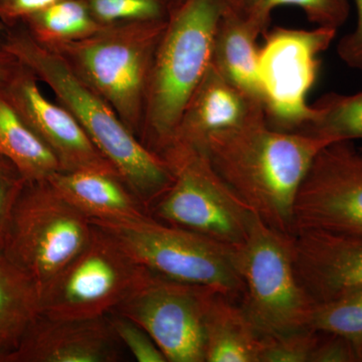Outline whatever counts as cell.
I'll return each instance as SVG.
<instances>
[{"label": "cell", "instance_id": "1", "mask_svg": "<svg viewBox=\"0 0 362 362\" xmlns=\"http://www.w3.org/2000/svg\"><path fill=\"white\" fill-rule=\"evenodd\" d=\"M327 140L271 127L265 114L209 136L202 146L214 170L255 216L295 235L298 192Z\"/></svg>", "mask_w": 362, "mask_h": 362}, {"label": "cell", "instance_id": "2", "mask_svg": "<svg viewBox=\"0 0 362 362\" xmlns=\"http://www.w3.org/2000/svg\"><path fill=\"white\" fill-rule=\"evenodd\" d=\"M0 47L49 86L148 213L173 183L164 159L128 129L110 105L78 77L59 52L33 40L21 23L4 25Z\"/></svg>", "mask_w": 362, "mask_h": 362}, {"label": "cell", "instance_id": "3", "mask_svg": "<svg viewBox=\"0 0 362 362\" xmlns=\"http://www.w3.org/2000/svg\"><path fill=\"white\" fill-rule=\"evenodd\" d=\"M226 0H180L166 23L150 75L139 139L160 156L209 71Z\"/></svg>", "mask_w": 362, "mask_h": 362}, {"label": "cell", "instance_id": "4", "mask_svg": "<svg viewBox=\"0 0 362 362\" xmlns=\"http://www.w3.org/2000/svg\"><path fill=\"white\" fill-rule=\"evenodd\" d=\"M165 21L105 25L90 37L52 47L139 138L150 75Z\"/></svg>", "mask_w": 362, "mask_h": 362}, {"label": "cell", "instance_id": "5", "mask_svg": "<svg viewBox=\"0 0 362 362\" xmlns=\"http://www.w3.org/2000/svg\"><path fill=\"white\" fill-rule=\"evenodd\" d=\"M90 221L152 273L211 288L240 301L244 287L235 269V247L149 214L131 220Z\"/></svg>", "mask_w": 362, "mask_h": 362}, {"label": "cell", "instance_id": "6", "mask_svg": "<svg viewBox=\"0 0 362 362\" xmlns=\"http://www.w3.org/2000/svg\"><path fill=\"white\" fill-rule=\"evenodd\" d=\"M294 235L259 220L235 247V265L244 287L240 303L262 337L308 327L315 302L298 278Z\"/></svg>", "mask_w": 362, "mask_h": 362}, {"label": "cell", "instance_id": "7", "mask_svg": "<svg viewBox=\"0 0 362 362\" xmlns=\"http://www.w3.org/2000/svg\"><path fill=\"white\" fill-rule=\"evenodd\" d=\"M94 225L49 180L25 181L2 254L26 272L40 295L87 246Z\"/></svg>", "mask_w": 362, "mask_h": 362}, {"label": "cell", "instance_id": "8", "mask_svg": "<svg viewBox=\"0 0 362 362\" xmlns=\"http://www.w3.org/2000/svg\"><path fill=\"white\" fill-rule=\"evenodd\" d=\"M162 158L173 183L148 211L169 225L187 228L228 246L242 244L255 216L197 147L169 145Z\"/></svg>", "mask_w": 362, "mask_h": 362}, {"label": "cell", "instance_id": "9", "mask_svg": "<svg viewBox=\"0 0 362 362\" xmlns=\"http://www.w3.org/2000/svg\"><path fill=\"white\" fill-rule=\"evenodd\" d=\"M150 273L94 225L87 246L42 292L40 315L64 320L108 316Z\"/></svg>", "mask_w": 362, "mask_h": 362}, {"label": "cell", "instance_id": "10", "mask_svg": "<svg viewBox=\"0 0 362 362\" xmlns=\"http://www.w3.org/2000/svg\"><path fill=\"white\" fill-rule=\"evenodd\" d=\"M337 30L276 28L268 30L259 52V82L267 122L287 132H299L311 120L309 93L318 77L319 57L332 44Z\"/></svg>", "mask_w": 362, "mask_h": 362}, {"label": "cell", "instance_id": "11", "mask_svg": "<svg viewBox=\"0 0 362 362\" xmlns=\"http://www.w3.org/2000/svg\"><path fill=\"white\" fill-rule=\"evenodd\" d=\"M211 291L151 272L114 312L146 330L168 361L204 362V319Z\"/></svg>", "mask_w": 362, "mask_h": 362}, {"label": "cell", "instance_id": "12", "mask_svg": "<svg viewBox=\"0 0 362 362\" xmlns=\"http://www.w3.org/2000/svg\"><path fill=\"white\" fill-rule=\"evenodd\" d=\"M295 233L324 230L362 237V156L352 142H333L314 159L298 192Z\"/></svg>", "mask_w": 362, "mask_h": 362}, {"label": "cell", "instance_id": "13", "mask_svg": "<svg viewBox=\"0 0 362 362\" xmlns=\"http://www.w3.org/2000/svg\"><path fill=\"white\" fill-rule=\"evenodd\" d=\"M39 82L37 76L20 63L2 90L26 124L51 150L61 170H102L119 175L71 112L45 96Z\"/></svg>", "mask_w": 362, "mask_h": 362}, {"label": "cell", "instance_id": "14", "mask_svg": "<svg viewBox=\"0 0 362 362\" xmlns=\"http://www.w3.org/2000/svg\"><path fill=\"white\" fill-rule=\"evenodd\" d=\"M123 349L108 316L64 320L40 315L6 362H117Z\"/></svg>", "mask_w": 362, "mask_h": 362}, {"label": "cell", "instance_id": "15", "mask_svg": "<svg viewBox=\"0 0 362 362\" xmlns=\"http://www.w3.org/2000/svg\"><path fill=\"white\" fill-rule=\"evenodd\" d=\"M293 250L298 278L315 303L362 290V237L300 230Z\"/></svg>", "mask_w": 362, "mask_h": 362}, {"label": "cell", "instance_id": "16", "mask_svg": "<svg viewBox=\"0 0 362 362\" xmlns=\"http://www.w3.org/2000/svg\"><path fill=\"white\" fill-rule=\"evenodd\" d=\"M264 114L262 101L233 84L211 64L188 101L169 145L202 149L209 136L240 127Z\"/></svg>", "mask_w": 362, "mask_h": 362}, {"label": "cell", "instance_id": "17", "mask_svg": "<svg viewBox=\"0 0 362 362\" xmlns=\"http://www.w3.org/2000/svg\"><path fill=\"white\" fill-rule=\"evenodd\" d=\"M47 180L90 221L131 220L148 214L117 173L59 170Z\"/></svg>", "mask_w": 362, "mask_h": 362}, {"label": "cell", "instance_id": "18", "mask_svg": "<svg viewBox=\"0 0 362 362\" xmlns=\"http://www.w3.org/2000/svg\"><path fill=\"white\" fill-rule=\"evenodd\" d=\"M262 338L239 301L211 291L204 319V362H259Z\"/></svg>", "mask_w": 362, "mask_h": 362}, {"label": "cell", "instance_id": "19", "mask_svg": "<svg viewBox=\"0 0 362 362\" xmlns=\"http://www.w3.org/2000/svg\"><path fill=\"white\" fill-rule=\"evenodd\" d=\"M261 35L245 13L228 6L218 23L211 59V64L228 80L259 101L257 40Z\"/></svg>", "mask_w": 362, "mask_h": 362}, {"label": "cell", "instance_id": "20", "mask_svg": "<svg viewBox=\"0 0 362 362\" xmlns=\"http://www.w3.org/2000/svg\"><path fill=\"white\" fill-rule=\"evenodd\" d=\"M40 315L37 285L0 252V350L13 352Z\"/></svg>", "mask_w": 362, "mask_h": 362}, {"label": "cell", "instance_id": "21", "mask_svg": "<svg viewBox=\"0 0 362 362\" xmlns=\"http://www.w3.org/2000/svg\"><path fill=\"white\" fill-rule=\"evenodd\" d=\"M0 157L26 181L47 180L61 170L51 150L37 137L0 89Z\"/></svg>", "mask_w": 362, "mask_h": 362}, {"label": "cell", "instance_id": "22", "mask_svg": "<svg viewBox=\"0 0 362 362\" xmlns=\"http://www.w3.org/2000/svg\"><path fill=\"white\" fill-rule=\"evenodd\" d=\"M30 37L45 47L90 37L104 25L83 0H59L21 23Z\"/></svg>", "mask_w": 362, "mask_h": 362}, {"label": "cell", "instance_id": "23", "mask_svg": "<svg viewBox=\"0 0 362 362\" xmlns=\"http://www.w3.org/2000/svg\"><path fill=\"white\" fill-rule=\"evenodd\" d=\"M313 107L311 120L299 131L329 142L362 140V92L328 93Z\"/></svg>", "mask_w": 362, "mask_h": 362}, {"label": "cell", "instance_id": "24", "mask_svg": "<svg viewBox=\"0 0 362 362\" xmlns=\"http://www.w3.org/2000/svg\"><path fill=\"white\" fill-rule=\"evenodd\" d=\"M308 328L349 340L362 361V290L314 304Z\"/></svg>", "mask_w": 362, "mask_h": 362}, {"label": "cell", "instance_id": "25", "mask_svg": "<svg viewBox=\"0 0 362 362\" xmlns=\"http://www.w3.org/2000/svg\"><path fill=\"white\" fill-rule=\"evenodd\" d=\"M299 7L310 23L338 30L349 18V0H255L245 13L257 30L264 35L268 30L271 14L279 6Z\"/></svg>", "mask_w": 362, "mask_h": 362}, {"label": "cell", "instance_id": "26", "mask_svg": "<svg viewBox=\"0 0 362 362\" xmlns=\"http://www.w3.org/2000/svg\"><path fill=\"white\" fill-rule=\"evenodd\" d=\"M102 25L165 21L180 0H83Z\"/></svg>", "mask_w": 362, "mask_h": 362}, {"label": "cell", "instance_id": "27", "mask_svg": "<svg viewBox=\"0 0 362 362\" xmlns=\"http://www.w3.org/2000/svg\"><path fill=\"white\" fill-rule=\"evenodd\" d=\"M320 335L306 327L263 337L259 362H310Z\"/></svg>", "mask_w": 362, "mask_h": 362}, {"label": "cell", "instance_id": "28", "mask_svg": "<svg viewBox=\"0 0 362 362\" xmlns=\"http://www.w3.org/2000/svg\"><path fill=\"white\" fill-rule=\"evenodd\" d=\"M108 318L116 337L136 361L168 362V358L153 338L141 326L117 312L109 314Z\"/></svg>", "mask_w": 362, "mask_h": 362}, {"label": "cell", "instance_id": "29", "mask_svg": "<svg viewBox=\"0 0 362 362\" xmlns=\"http://www.w3.org/2000/svg\"><path fill=\"white\" fill-rule=\"evenodd\" d=\"M25 181L11 161L0 157V252L4 250L14 206Z\"/></svg>", "mask_w": 362, "mask_h": 362}, {"label": "cell", "instance_id": "30", "mask_svg": "<svg viewBox=\"0 0 362 362\" xmlns=\"http://www.w3.org/2000/svg\"><path fill=\"white\" fill-rule=\"evenodd\" d=\"M320 334L310 362L359 361L356 349L349 340L337 335Z\"/></svg>", "mask_w": 362, "mask_h": 362}, {"label": "cell", "instance_id": "31", "mask_svg": "<svg viewBox=\"0 0 362 362\" xmlns=\"http://www.w3.org/2000/svg\"><path fill=\"white\" fill-rule=\"evenodd\" d=\"M59 0H0V23L13 26L40 13Z\"/></svg>", "mask_w": 362, "mask_h": 362}, {"label": "cell", "instance_id": "32", "mask_svg": "<svg viewBox=\"0 0 362 362\" xmlns=\"http://www.w3.org/2000/svg\"><path fill=\"white\" fill-rule=\"evenodd\" d=\"M357 9V25L337 45V54L349 66L362 71V0H354Z\"/></svg>", "mask_w": 362, "mask_h": 362}, {"label": "cell", "instance_id": "33", "mask_svg": "<svg viewBox=\"0 0 362 362\" xmlns=\"http://www.w3.org/2000/svg\"><path fill=\"white\" fill-rule=\"evenodd\" d=\"M20 62L13 54L0 47V89L9 82L13 74L18 70Z\"/></svg>", "mask_w": 362, "mask_h": 362}, {"label": "cell", "instance_id": "34", "mask_svg": "<svg viewBox=\"0 0 362 362\" xmlns=\"http://www.w3.org/2000/svg\"><path fill=\"white\" fill-rule=\"evenodd\" d=\"M226 4L233 11L246 13L247 9L254 4L255 0H226Z\"/></svg>", "mask_w": 362, "mask_h": 362}, {"label": "cell", "instance_id": "35", "mask_svg": "<svg viewBox=\"0 0 362 362\" xmlns=\"http://www.w3.org/2000/svg\"><path fill=\"white\" fill-rule=\"evenodd\" d=\"M7 356H8V354L0 350V362H6Z\"/></svg>", "mask_w": 362, "mask_h": 362}, {"label": "cell", "instance_id": "36", "mask_svg": "<svg viewBox=\"0 0 362 362\" xmlns=\"http://www.w3.org/2000/svg\"><path fill=\"white\" fill-rule=\"evenodd\" d=\"M2 28H4V25H2L1 23H0V30H2Z\"/></svg>", "mask_w": 362, "mask_h": 362}, {"label": "cell", "instance_id": "37", "mask_svg": "<svg viewBox=\"0 0 362 362\" xmlns=\"http://www.w3.org/2000/svg\"><path fill=\"white\" fill-rule=\"evenodd\" d=\"M358 150H359V152H361V156H362V147H361V148H359Z\"/></svg>", "mask_w": 362, "mask_h": 362}]
</instances>
